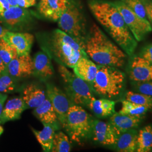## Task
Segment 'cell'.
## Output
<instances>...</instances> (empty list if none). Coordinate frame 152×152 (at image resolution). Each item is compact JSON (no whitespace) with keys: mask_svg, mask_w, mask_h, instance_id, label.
Returning a JSON list of instances; mask_svg holds the SVG:
<instances>
[{"mask_svg":"<svg viewBox=\"0 0 152 152\" xmlns=\"http://www.w3.org/2000/svg\"><path fill=\"white\" fill-rule=\"evenodd\" d=\"M16 5L23 8H29L36 5L37 0H15Z\"/></svg>","mask_w":152,"mask_h":152,"instance_id":"35","label":"cell"},{"mask_svg":"<svg viewBox=\"0 0 152 152\" xmlns=\"http://www.w3.org/2000/svg\"><path fill=\"white\" fill-rule=\"evenodd\" d=\"M140 56L152 64V44H149L142 49Z\"/></svg>","mask_w":152,"mask_h":152,"instance_id":"33","label":"cell"},{"mask_svg":"<svg viewBox=\"0 0 152 152\" xmlns=\"http://www.w3.org/2000/svg\"><path fill=\"white\" fill-rule=\"evenodd\" d=\"M69 0H40L38 10L45 18L58 22L65 10Z\"/></svg>","mask_w":152,"mask_h":152,"instance_id":"15","label":"cell"},{"mask_svg":"<svg viewBox=\"0 0 152 152\" xmlns=\"http://www.w3.org/2000/svg\"><path fill=\"white\" fill-rule=\"evenodd\" d=\"M33 114L43 125L52 126L56 130L60 129V122L52 104L48 97L39 106L34 108Z\"/></svg>","mask_w":152,"mask_h":152,"instance_id":"18","label":"cell"},{"mask_svg":"<svg viewBox=\"0 0 152 152\" xmlns=\"http://www.w3.org/2000/svg\"><path fill=\"white\" fill-rule=\"evenodd\" d=\"M131 11L141 18L147 19L146 11L142 0H120Z\"/></svg>","mask_w":152,"mask_h":152,"instance_id":"31","label":"cell"},{"mask_svg":"<svg viewBox=\"0 0 152 152\" xmlns=\"http://www.w3.org/2000/svg\"><path fill=\"white\" fill-rule=\"evenodd\" d=\"M146 11L147 19L149 22L152 29V0H142Z\"/></svg>","mask_w":152,"mask_h":152,"instance_id":"34","label":"cell"},{"mask_svg":"<svg viewBox=\"0 0 152 152\" xmlns=\"http://www.w3.org/2000/svg\"><path fill=\"white\" fill-rule=\"evenodd\" d=\"M3 132H4V129H3V127L1 126H0V136L2 134Z\"/></svg>","mask_w":152,"mask_h":152,"instance_id":"40","label":"cell"},{"mask_svg":"<svg viewBox=\"0 0 152 152\" xmlns=\"http://www.w3.org/2000/svg\"><path fill=\"white\" fill-rule=\"evenodd\" d=\"M72 142L63 132L55 133L51 152H69L72 149Z\"/></svg>","mask_w":152,"mask_h":152,"instance_id":"26","label":"cell"},{"mask_svg":"<svg viewBox=\"0 0 152 152\" xmlns=\"http://www.w3.org/2000/svg\"><path fill=\"white\" fill-rule=\"evenodd\" d=\"M46 98V92L44 89L34 84L28 85L22 90V98L28 108L38 107Z\"/></svg>","mask_w":152,"mask_h":152,"instance_id":"21","label":"cell"},{"mask_svg":"<svg viewBox=\"0 0 152 152\" xmlns=\"http://www.w3.org/2000/svg\"><path fill=\"white\" fill-rule=\"evenodd\" d=\"M46 92L57 114L60 125L63 127L68 111L74 104L66 94L52 83H46Z\"/></svg>","mask_w":152,"mask_h":152,"instance_id":"10","label":"cell"},{"mask_svg":"<svg viewBox=\"0 0 152 152\" xmlns=\"http://www.w3.org/2000/svg\"><path fill=\"white\" fill-rule=\"evenodd\" d=\"M88 5L94 16L121 49L127 55H132L137 46V41L114 2L89 0Z\"/></svg>","mask_w":152,"mask_h":152,"instance_id":"1","label":"cell"},{"mask_svg":"<svg viewBox=\"0 0 152 152\" xmlns=\"http://www.w3.org/2000/svg\"><path fill=\"white\" fill-rule=\"evenodd\" d=\"M36 18V14L27 8L11 6L0 14V22L9 31H22L29 29Z\"/></svg>","mask_w":152,"mask_h":152,"instance_id":"8","label":"cell"},{"mask_svg":"<svg viewBox=\"0 0 152 152\" xmlns=\"http://www.w3.org/2000/svg\"><path fill=\"white\" fill-rule=\"evenodd\" d=\"M39 44L51 59L66 67L73 68L80 58L88 56L82 46L60 29L42 36Z\"/></svg>","mask_w":152,"mask_h":152,"instance_id":"2","label":"cell"},{"mask_svg":"<svg viewBox=\"0 0 152 152\" xmlns=\"http://www.w3.org/2000/svg\"><path fill=\"white\" fill-rule=\"evenodd\" d=\"M152 148V127L147 126L139 131L137 138L136 152H149Z\"/></svg>","mask_w":152,"mask_h":152,"instance_id":"25","label":"cell"},{"mask_svg":"<svg viewBox=\"0 0 152 152\" xmlns=\"http://www.w3.org/2000/svg\"><path fill=\"white\" fill-rule=\"evenodd\" d=\"M7 96L6 94H3L0 92V117L2 113V110L4 108V105L5 102L6 100L7 99Z\"/></svg>","mask_w":152,"mask_h":152,"instance_id":"37","label":"cell"},{"mask_svg":"<svg viewBox=\"0 0 152 152\" xmlns=\"http://www.w3.org/2000/svg\"><path fill=\"white\" fill-rule=\"evenodd\" d=\"M33 60V75L41 81H46L54 75L51 59L44 51L37 52Z\"/></svg>","mask_w":152,"mask_h":152,"instance_id":"16","label":"cell"},{"mask_svg":"<svg viewBox=\"0 0 152 152\" xmlns=\"http://www.w3.org/2000/svg\"><path fill=\"white\" fill-rule=\"evenodd\" d=\"M94 140L104 145H114L119 135L109 122L94 120L92 127Z\"/></svg>","mask_w":152,"mask_h":152,"instance_id":"12","label":"cell"},{"mask_svg":"<svg viewBox=\"0 0 152 152\" xmlns=\"http://www.w3.org/2000/svg\"><path fill=\"white\" fill-rule=\"evenodd\" d=\"M115 102L107 99H96L92 98L87 107L90 109L93 113L99 117H107L110 116L115 113Z\"/></svg>","mask_w":152,"mask_h":152,"instance_id":"22","label":"cell"},{"mask_svg":"<svg viewBox=\"0 0 152 152\" xmlns=\"http://www.w3.org/2000/svg\"><path fill=\"white\" fill-rule=\"evenodd\" d=\"M2 38L16 50L18 56L30 54L34 41V36L32 34L7 30Z\"/></svg>","mask_w":152,"mask_h":152,"instance_id":"11","label":"cell"},{"mask_svg":"<svg viewBox=\"0 0 152 152\" xmlns=\"http://www.w3.org/2000/svg\"><path fill=\"white\" fill-rule=\"evenodd\" d=\"M7 30V29H4V28L2 27L0 25V39L3 37L4 34H5V33L6 32V31Z\"/></svg>","mask_w":152,"mask_h":152,"instance_id":"39","label":"cell"},{"mask_svg":"<svg viewBox=\"0 0 152 152\" xmlns=\"http://www.w3.org/2000/svg\"><path fill=\"white\" fill-rule=\"evenodd\" d=\"M17 88L16 78L8 73L6 69L0 75V92L7 94L14 92Z\"/></svg>","mask_w":152,"mask_h":152,"instance_id":"28","label":"cell"},{"mask_svg":"<svg viewBox=\"0 0 152 152\" xmlns=\"http://www.w3.org/2000/svg\"><path fill=\"white\" fill-rule=\"evenodd\" d=\"M0 124H1V122H0ZM0 126H1V125H0Z\"/></svg>","mask_w":152,"mask_h":152,"instance_id":"41","label":"cell"},{"mask_svg":"<svg viewBox=\"0 0 152 152\" xmlns=\"http://www.w3.org/2000/svg\"><path fill=\"white\" fill-rule=\"evenodd\" d=\"M18 56L16 50L3 38L0 39V58L6 66L12 59Z\"/></svg>","mask_w":152,"mask_h":152,"instance_id":"29","label":"cell"},{"mask_svg":"<svg viewBox=\"0 0 152 152\" xmlns=\"http://www.w3.org/2000/svg\"><path fill=\"white\" fill-rule=\"evenodd\" d=\"M135 87L139 93L152 96V81L136 82Z\"/></svg>","mask_w":152,"mask_h":152,"instance_id":"32","label":"cell"},{"mask_svg":"<svg viewBox=\"0 0 152 152\" xmlns=\"http://www.w3.org/2000/svg\"><path fill=\"white\" fill-rule=\"evenodd\" d=\"M84 49L88 57L97 65L122 67L127 54L94 24L87 32L84 41Z\"/></svg>","mask_w":152,"mask_h":152,"instance_id":"3","label":"cell"},{"mask_svg":"<svg viewBox=\"0 0 152 152\" xmlns=\"http://www.w3.org/2000/svg\"><path fill=\"white\" fill-rule=\"evenodd\" d=\"M129 73L131 80L134 81H151L152 64L141 56H134L131 61Z\"/></svg>","mask_w":152,"mask_h":152,"instance_id":"13","label":"cell"},{"mask_svg":"<svg viewBox=\"0 0 152 152\" xmlns=\"http://www.w3.org/2000/svg\"><path fill=\"white\" fill-rule=\"evenodd\" d=\"M94 121L82 107L73 104L68 111L63 127L72 140L80 143L92 135Z\"/></svg>","mask_w":152,"mask_h":152,"instance_id":"6","label":"cell"},{"mask_svg":"<svg viewBox=\"0 0 152 152\" xmlns=\"http://www.w3.org/2000/svg\"><path fill=\"white\" fill-rule=\"evenodd\" d=\"M126 100L132 103L145 106L149 109L152 107V96L141 93L129 91L126 96Z\"/></svg>","mask_w":152,"mask_h":152,"instance_id":"30","label":"cell"},{"mask_svg":"<svg viewBox=\"0 0 152 152\" xmlns=\"http://www.w3.org/2000/svg\"><path fill=\"white\" fill-rule=\"evenodd\" d=\"M97 65V73L91 84L92 90L106 98L119 95L124 85L125 74L114 66Z\"/></svg>","mask_w":152,"mask_h":152,"instance_id":"5","label":"cell"},{"mask_svg":"<svg viewBox=\"0 0 152 152\" xmlns=\"http://www.w3.org/2000/svg\"><path fill=\"white\" fill-rule=\"evenodd\" d=\"M113 2L136 41L140 42L143 40L152 31L149 22L131 11L120 0Z\"/></svg>","mask_w":152,"mask_h":152,"instance_id":"9","label":"cell"},{"mask_svg":"<svg viewBox=\"0 0 152 152\" xmlns=\"http://www.w3.org/2000/svg\"><path fill=\"white\" fill-rule=\"evenodd\" d=\"M137 132L131 129L121 134L116 142L115 149L117 152H134L136 151Z\"/></svg>","mask_w":152,"mask_h":152,"instance_id":"23","label":"cell"},{"mask_svg":"<svg viewBox=\"0 0 152 152\" xmlns=\"http://www.w3.org/2000/svg\"><path fill=\"white\" fill-rule=\"evenodd\" d=\"M149 109L145 106L132 103L128 100L122 102V108L119 113L135 116H141L145 114Z\"/></svg>","mask_w":152,"mask_h":152,"instance_id":"27","label":"cell"},{"mask_svg":"<svg viewBox=\"0 0 152 152\" xmlns=\"http://www.w3.org/2000/svg\"><path fill=\"white\" fill-rule=\"evenodd\" d=\"M11 6L6 0H0V14L9 9Z\"/></svg>","mask_w":152,"mask_h":152,"instance_id":"36","label":"cell"},{"mask_svg":"<svg viewBox=\"0 0 152 152\" xmlns=\"http://www.w3.org/2000/svg\"><path fill=\"white\" fill-rule=\"evenodd\" d=\"M8 73L15 78H25L33 75V60L31 56H17L6 66Z\"/></svg>","mask_w":152,"mask_h":152,"instance_id":"14","label":"cell"},{"mask_svg":"<svg viewBox=\"0 0 152 152\" xmlns=\"http://www.w3.org/2000/svg\"><path fill=\"white\" fill-rule=\"evenodd\" d=\"M58 71L64 83L66 94L72 102L78 105H87L94 97L91 86L64 65L59 64Z\"/></svg>","mask_w":152,"mask_h":152,"instance_id":"7","label":"cell"},{"mask_svg":"<svg viewBox=\"0 0 152 152\" xmlns=\"http://www.w3.org/2000/svg\"><path fill=\"white\" fill-rule=\"evenodd\" d=\"M76 76L87 82L91 86L94 81L98 71V65L88 56H83L77 62L73 68Z\"/></svg>","mask_w":152,"mask_h":152,"instance_id":"20","label":"cell"},{"mask_svg":"<svg viewBox=\"0 0 152 152\" xmlns=\"http://www.w3.org/2000/svg\"><path fill=\"white\" fill-rule=\"evenodd\" d=\"M141 116H135L115 112L110 115L109 123L120 135L122 132L136 128L141 122Z\"/></svg>","mask_w":152,"mask_h":152,"instance_id":"17","label":"cell"},{"mask_svg":"<svg viewBox=\"0 0 152 152\" xmlns=\"http://www.w3.org/2000/svg\"><path fill=\"white\" fill-rule=\"evenodd\" d=\"M43 125L44 129L41 130L31 129L44 152H51L56 129L50 125Z\"/></svg>","mask_w":152,"mask_h":152,"instance_id":"24","label":"cell"},{"mask_svg":"<svg viewBox=\"0 0 152 152\" xmlns=\"http://www.w3.org/2000/svg\"><path fill=\"white\" fill-rule=\"evenodd\" d=\"M59 29L74 38L84 48L87 36V22L79 0H69L58 20Z\"/></svg>","mask_w":152,"mask_h":152,"instance_id":"4","label":"cell"},{"mask_svg":"<svg viewBox=\"0 0 152 152\" xmlns=\"http://www.w3.org/2000/svg\"><path fill=\"white\" fill-rule=\"evenodd\" d=\"M27 108L22 97L9 99L2 110L0 117L1 124L20 119L22 113Z\"/></svg>","mask_w":152,"mask_h":152,"instance_id":"19","label":"cell"},{"mask_svg":"<svg viewBox=\"0 0 152 152\" xmlns=\"http://www.w3.org/2000/svg\"><path fill=\"white\" fill-rule=\"evenodd\" d=\"M6 69V66L0 58V75Z\"/></svg>","mask_w":152,"mask_h":152,"instance_id":"38","label":"cell"}]
</instances>
